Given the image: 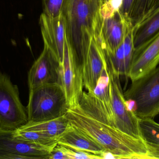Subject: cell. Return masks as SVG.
Listing matches in <instances>:
<instances>
[{"label":"cell","mask_w":159,"mask_h":159,"mask_svg":"<svg viewBox=\"0 0 159 159\" xmlns=\"http://www.w3.org/2000/svg\"><path fill=\"white\" fill-rule=\"evenodd\" d=\"M28 122H39L64 115L69 105L62 86L48 84L29 90Z\"/></svg>","instance_id":"3957f363"},{"label":"cell","mask_w":159,"mask_h":159,"mask_svg":"<svg viewBox=\"0 0 159 159\" xmlns=\"http://www.w3.org/2000/svg\"><path fill=\"white\" fill-rule=\"evenodd\" d=\"M28 122L27 108L20 98L17 86L6 74L0 73V128L16 130Z\"/></svg>","instance_id":"5b68a950"},{"label":"cell","mask_w":159,"mask_h":159,"mask_svg":"<svg viewBox=\"0 0 159 159\" xmlns=\"http://www.w3.org/2000/svg\"><path fill=\"white\" fill-rule=\"evenodd\" d=\"M159 33V7L138 26L133 28L134 52L143 48Z\"/></svg>","instance_id":"e0dca14e"},{"label":"cell","mask_w":159,"mask_h":159,"mask_svg":"<svg viewBox=\"0 0 159 159\" xmlns=\"http://www.w3.org/2000/svg\"><path fill=\"white\" fill-rule=\"evenodd\" d=\"M61 145L62 150L68 159H102L101 156L85 151L74 150L65 146Z\"/></svg>","instance_id":"603a6c76"},{"label":"cell","mask_w":159,"mask_h":159,"mask_svg":"<svg viewBox=\"0 0 159 159\" xmlns=\"http://www.w3.org/2000/svg\"><path fill=\"white\" fill-rule=\"evenodd\" d=\"M71 125L102 147L116 159H149L146 143L116 127L99 121L79 105L68 108L65 115Z\"/></svg>","instance_id":"6da1fadb"},{"label":"cell","mask_w":159,"mask_h":159,"mask_svg":"<svg viewBox=\"0 0 159 159\" xmlns=\"http://www.w3.org/2000/svg\"><path fill=\"white\" fill-rule=\"evenodd\" d=\"M60 67L58 62L44 47L41 55L28 73L29 90L45 84H61Z\"/></svg>","instance_id":"7c38bea8"},{"label":"cell","mask_w":159,"mask_h":159,"mask_svg":"<svg viewBox=\"0 0 159 159\" xmlns=\"http://www.w3.org/2000/svg\"><path fill=\"white\" fill-rule=\"evenodd\" d=\"M58 143L74 150L85 151L101 157L106 152L102 147L70 124L59 137Z\"/></svg>","instance_id":"2e32d148"},{"label":"cell","mask_w":159,"mask_h":159,"mask_svg":"<svg viewBox=\"0 0 159 159\" xmlns=\"http://www.w3.org/2000/svg\"><path fill=\"white\" fill-rule=\"evenodd\" d=\"M14 130L0 128V159H49L56 145L43 146L15 136Z\"/></svg>","instance_id":"ba28073f"},{"label":"cell","mask_w":159,"mask_h":159,"mask_svg":"<svg viewBox=\"0 0 159 159\" xmlns=\"http://www.w3.org/2000/svg\"><path fill=\"white\" fill-rule=\"evenodd\" d=\"M70 124L64 115L50 120L28 122L18 129L40 132L49 136L59 137L67 129Z\"/></svg>","instance_id":"ac0fdd59"},{"label":"cell","mask_w":159,"mask_h":159,"mask_svg":"<svg viewBox=\"0 0 159 159\" xmlns=\"http://www.w3.org/2000/svg\"><path fill=\"white\" fill-rule=\"evenodd\" d=\"M102 0H64L66 37L74 58L83 66L95 33Z\"/></svg>","instance_id":"7a4b0ae2"},{"label":"cell","mask_w":159,"mask_h":159,"mask_svg":"<svg viewBox=\"0 0 159 159\" xmlns=\"http://www.w3.org/2000/svg\"><path fill=\"white\" fill-rule=\"evenodd\" d=\"M159 64V33L143 48L134 53L128 77L132 81L148 73Z\"/></svg>","instance_id":"4fadbf2b"},{"label":"cell","mask_w":159,"mask_h":159,"mask_svg":"<svg viewBox=\"0 0 159 159\" xmlns=\"http://www.w3.org/2000/svg\"><path fill=\"white\" fill-rule=\"evenodd\" d=\"M134 53L133 27L128 31L123 43L114 52L105 54L107 66L117 75L128 77Z\"/></svg>","instance_id":"9a60e30c"},{"label":"cell","mask_w":159,"mask_h":159,"mask_svg":"<svg viewBox=\"0 0 159 159\" xmlns=\"http://www.w3.org/2000/svg\"><path fill=\"white\" fill-rule=\"evenodd\" d=\"M107 70L115 127L130 136L143 139L140 132L139 119L127 105L120 85V76L114 73L108 67Z\"/></svg>","instance_id":"52a82bcc"},{"label":"cell","mask_w":159,"mask_h":159,"mask_svg":"<svg viewBox=\"0 0 159 159\" xmlns=\"http://www.w3.org/2000/svg\"><path fill=\"white\" fill-rule=\"evenodd\" d=\"M107 65L104 52L93 36L82 70L83 85L89 92L93 91Z\"/></svg>","instance_id":"5bb4252c"},{"label":"cell","mask_w":159,"mask_h":159,"mask_svg":"<svg viewBox=\"0 0 159 159\" xmlns=\"http://www.w3.org/2000/svg\"><path fill=\"white\" fill-rule=\"evenodd\" d=\"M135 0H123L122 7L120 12L123 16L130 22L129 20L130 15Z\"/></svg>","instance_id":"cb8c5ba5"},{"label":"cell","mask_w":159,"mask_h":159,"mask_svg":"<svg viewBox=\"0 0 159 159\" xmlns=\"http://www.w3.org/2000/svg\"><path fill=\"white\" fill-rule=\"evenodd\" d=\"M14 133L17 138L41 145H54L58 142L59 137L49 136L40 132L17 129L14 131Z\"/></svg>","instance_id":"d6986e66"},{"label":"cell","mask_w":159,"mask_h":159,"mask_svg":"<svg viewBox=\"0 0 159 159\" xmlns=\"http://www.w3.org/2000/svg\"><path fill=\"white\" fill-rule=\"evenodd\" d=\"M142 139L148 143L159 146V124L154 119H139Z\"/></svg>","instance_id":"ffe728a7"},{"label":"cell","mask_w":159,"mask_h":159,"mask_svg":"<svg viewBox=\"0 0 159 159\" xmlns=\"http://www.w3.org/2000/svg\"><path fill=\"white\" fill-rule=\"evenodd\" d=\"M60 76L61 84L66 94L69 108H75L79 104L80 97L83 91L82 67L73 55L66 37Z\"/></svg>","instance_id":"30bf717a"},{"label":"cell","mask_w":159,"mask_h":159,"mask_svg":"<svg viewBox=\"0 0 159 159\" xmlns=\"http://www.w3.org/2000/svg\"><path fill=\"white\" fill-rule=\"evenodd\" d=\"M39 24L43 40L44 47L58 62L63 63L66 38V24L62 13L51 17L43 13L40 16Z\"/></svg>","instance_id":"8fae6325"},{"label":"cell","mask_w":159,"mask_h":159,"mask_svg":"<svg viewBox=\"0 0 159 159\" xmlns=\"http://www.w3.org/2000/svg\"><path fill=\"white\" fill-rule=\"evenodd\" d=\"M64 0H43L44 14L51 17H56L61 14Z\"/></svg>","instance_id":"7402d4cb"},{"label":"cell","mask_w":159,"mask_h":159,"mask_svg":"<svg viewBox=\"0 0 159 159\" xmlns=\"http://www.w3.org/2000/svg\"><path fill=\"white\" fill-rule=\"evenodd\" d=\"M124 97L139 119H154L159 114V66L132 81Z\"/></svg>","instance_id":"277c9868"},{"label":"cell","mask_w":159,"mask_h":159,"mask_svg":"<svg viewBox=\"0 0 159 159\" xmlns=\"http://www.w3.org/2000/svg\"><path fill=\"white\" fill-rule=\"evenodd\" d=\"M149 159H159V146L146 143Z\"/></svg>","instance_id":"484cf974"},{"label":"cell","mask_w":159,"mask_h":159,"mask_svg":"<svg viewBox=\"0 0 159 159\" xmlns=\"http://www.w3.org/2000/svg\"><path fill=\"white\" fill-rule=\"evenodd\" d=\"M78 105L93 117L115 127L107 65L104 68L93 91L82 92Z\"/></svg>","instance_id":"8992f818"},{"label":"cell","mask_w":159,"mask_h":159,"mask_svg":"<svg viewBox=\"0 0 159 159\" xmlns=\"http://www.w3.org/2000/svg\"><path fill=\"white\" fill-rule=\"evenodd\" d=\"M123 0H108L102 2L99 14L102 18H107L112 16L117 11H120Z\"/></svg>","instance_id":"44dd1931"},{"label":"cell","mask_w":159,"mask_h":159,"mask_svg":"<svg viewBox=\"0 0 159 159\" xmlns=\"http://www.w3.org/2000/svg\"><path fill=\"white\" fill-rule=\"evenodd\" d=\"M133 27L120 11L107 18H102L99 14L94 37L105 54L115 51L123 43L128 31Z\"/></svg>","instance_id":"9c48e42d"},{"label":"cell","mask_w":159,"mask_h":159,"mask_svg":"<svg viewBox=\"0 0 159 159\" xmlns=\"http://www.w3.org/2000/svg\"><path fill=\"white\" fill-rule=\"evenodd\" d=\"M68 159V157L62 150L61 145L57 143L53 148L49 157V159Z\"/></svg>","instance_id":"d4e9b609"}]
</instances>
